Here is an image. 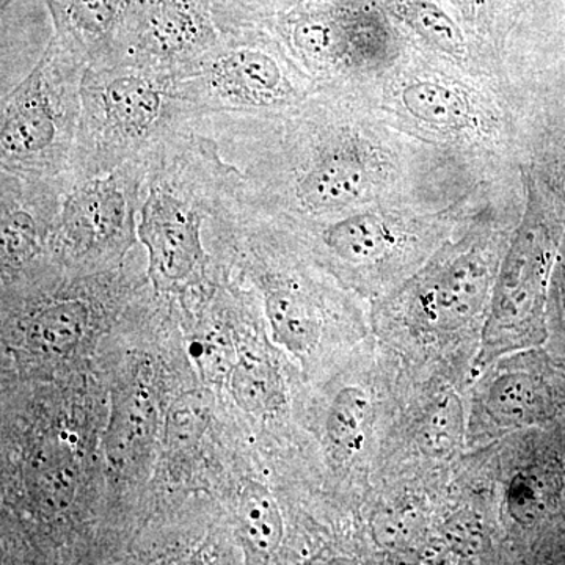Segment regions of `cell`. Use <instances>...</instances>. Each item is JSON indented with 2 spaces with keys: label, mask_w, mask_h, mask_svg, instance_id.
<instances>
[{
  "label": "cell",
  "mask_w": 565,
  "mask_h": 565,
  "mask_svg": "<svg viewBox=\"0 0 565 565\" xmlns=\"http://www.w3.org/2000/svg\"><path fill=\"white\" fill-rule=\"evenodd\" d=\"M237 118L252 129L245 202L285 222L321 221L408 200L411 167L433 145L385 120L360 93L319 88L281 117ZM441 150V148H440Z\"/></svg>",
  "instance_id": "cell-1"
},
{
  "label": "cell",
  "mask_w": 565,
  "mask_h": 565,
  "mask_svg": "<svg viewBox=\"0 0 565 565\" xmlns=\"http://www.w3.org/2000/svg\"><path fill=\"white\" fill-rule=\"evenodd\" d=\"M203 128L199 121L173 134L147 159L137 234L159 291H182L206 277L212 258L204 248V222L243 196V172Z\"/></svg>",
  "instance_id": "cell-2"
},
{
  "label": "cell",
  "mask_w": 565,
  "mask_h": 565,
  "mask_svg": "<svg viewBox=\"0 0 565 565\" xmlns=\"http://www.w3.org/2000/svg\"><path fill=\"white\" fill-rule=\"evenodd\" d=\"M500 85L408 46L403 61L360 95L416 140L452 154L501 159L514 152V118Z\"/></svg>",
  "instance_id": "cell-3"
},
{
  "label": "cell",
  "mask_w": 565,
  "mask_h": 565,
  "mask_svg": "<svg viewBox=\"0 0 565 565\" xmlns=\"http://www.w3.org/2000/svg\"><path fill=\"white\" fill-rule=\"evenodd\" d=\"M202 120L181 98L173 74L131 63L87 66L68 184L147 161L173 134Z\"/></svg>",
  "instance_id": "cell-4"
},
{
  "label": "cell",
  "mask_w": 565,
  "mask_h": 565,
  "mask_svg": "<svg viewBox=\"0 0 565 565\" xmlns=\"http://www.w3.org/2000/svg\"><path fill=\"white\" fill-rule=\"evenodd\" d=\"M173 77L181 98L203 120L281 117L321 88L267 29L226 32Z\"/></svg>",
  "instance_id": "cell-5"
},
{
  "label": "cell",
  "mask_w": 565,
  "mask_h": 565,
  "mask_svg": "<svg viewBox=\"0 0 565 565\" xmlns=\"http://www.w3.org/2000/svg\"><path fill=\"white\" fill-rule=\"evenodd\" d=\"M319 87L364 92L408 50L377 0H313L264 25Z\"/></svg>",
  "instance_id": "cell-6"
},
{
  "label": "cell",
  "mask_w": 565,
  "mask_h": 565,
  "mask_svg": "<svg viewBox=\"0 0 565 565\" xmlns=\"http://www.w3.org/2000/svg\"><path fill=\"white\" fill-rule=\"evenodd\" d=\"M87 66L82 51L52 35L28 77L3 98L0 170L68 180Z\"/></svg>",
  "instance_id": "cell-7"
},
{
  "label": "cell",
  "mask_w": 565,
  "mask_h": 565,
  "mask_svg": "<svg viewBox=\"0 0 565 565\" xmlns=\"http://www.w3.org/2000/svg\"><path fill=\"white\" fill-rule=\"evenodd\" d=\"M313 241V250L341 274L371 285L392 282L424 264L448 223L445 212L416 211L408 200L384 202L321 218L288 222Z\"/></svg>",
  "instance_id": "cell-8"
},
{
  "label": "cell",
  "mask_w": 565,
  "mask_h": 565,
  "mask_svg": "<svg viewBox=\"0 0 565 565\" xmlns=\"http://www.w3.org/2000/svg\"><path fill=\"white\" fill-rule=\"evenodd\" d=\"M147 172V161H129L111 172L73 182L47 241L55 259L76 267L118 262L134 241Z\"/></svg>",
  "instance_id": "cell-9"
},
{
  "label": "cell",
  "mask_w": 565,
  "mask_h": 565,
  "mask_svg": "<svg viewBox=\"0 0 565 565\" xmlns=\"http://www.w3.org/2000/svg\"><path fill=\"white\" fill-rule=\"evenodd\" d=\"M504 252V234L484 217L434 252L411 280L423 326L449 333L486 316Z\"/></svg>",
  "instance_id": "cell-10"
},
{
  "label": "cell",
  "mask_w": 565,
  "mask_h": 565,
  "mask_svg": "<svg viewBox=\"0 0 565 565\" xmlns=\"http://www.w3.org/2000/svg\"><path fill=\"white\" fill-rule=\"evenodd\" d=\"M525 182V217L505 248L479 341L478 367L533 345L541 337L546 245L537 222V204Z\"/></svg>",
  "instance_id": "cell-11"
},
{
  "label": "cell",
  "mask_w": 565,
  "mask_h": 565,
  "mask_svg": "<svg viewBox=\"0 0 565 565\" xmlns=\"http://www.w3.org/2000/svg\"><path fill=\"white\" fill-rule=\"evenodd\" d=\"M223 35L212 0H140L117 63L178 74Z\"/></svg>",
  "instance_id": "cell-12"
},
{
  "label": "cell",
  "mask_w": 565,
  "mask_h": 565,
  "mask_svg": "<svg viewBox=\"0 0 565 565\" xmlns=\"http://www.w3.org/2000/svg\"><path fill=\"white\" fill-rule=\"evenodd\" d=\"M68 185L66 178L0 170L3 273L18 275L39 263Z\"/></svg>",
  "instance_id": "cell-13"
},
{
  "label": "cell",
  "mask_w": 565,
  "mask_h": 565,
  "mask_svg": "<svg viewBox=\"0 0 565 565\" xmlns=\"http://www.w3.org/2000/svg\"><path fill=\"white\" fill-rule=\"evenodd\" d=\"M54 33L73 43L88 66L118 62L140 0H44Z\"/></svg>",
  "instance_id": "cell-14"
},
{
  "label": "cell",
  "mask_w": 565,
  "mask_h": 565,
  "mask_svg": "<svg viewBox=\"0 0 565 565\" xmlns=\"http://www.w3.org/2000/svg\"><path fill=\"white\" fill-rule=\"evenodd\" d=\"M386 13L411 31L422 50L479 76L498 81L497 63L473 43L459 22L434 0H377ZM501 84V82H500Z\"/></svg>",
  "instance_id": "cell-15"
},
{
  "label": "cell",
  "mask_w": 565,
  "mask_h": 565,
  "mask_svg": "<svg viewBox=\"0 0 565 565\" xmlns=\"http://www.w3.org/2000/svg\"><path fill=\"white\" fill-rule=\"evenodd\" d=\"M548 411L542 382L525 371H504L487 385L484 412L498 429H520L541 422Z\"/></svg>",
  "instance_id": "cell-16"
},
{
  "label": "cell",
  "mask_w": 565,
  "mask_h": 565,
  "mask_svg": "<svg viewBox=\"0 0 565 565\" xmlns=\"http://www.w3.org/2000/svg\"><path fill=\"white\" fill-rule=\"evenodd\" d=\"M90 303L82 297H62L44 303L25 327V343L33 352L63 355L81 343L90 322Z\"/></svg>",
  "instance_id": "cell-17"
},
{
  "label": "cell",
  "mask_w": 565,
  "mask_h": 565,
  "mask_svg": "<svg viewBox=\"0 0 565 565\" xmlns=\"http://www.w3.org/2000/svg\"><path fill=\"white\" fill-rule=\"evenodd\" d=\"M156 408L145 386H132L115 397L106 433V455L115 467H125L148 445Z\"/></svg>",
  "instance_id": "cell-18"
},
{
  "label": "cell",
  "mask_w": 565,
  "mask_h": 565,
  "mask_svg": "<svg viewBox=\"0 0 565 565\" xmlns=\"http://www.w3.org/2000/svg\"><path fill=\"white\" fill-rule=\"evenodd\" d=\"M237 527L252 556L269 557L280 548L285 523L274 494L266 487L258 482L244 487L237 504Z\"/></svg>",
  "instance_id": "cell-19"
},
{
  "label": "cell",
  "mask_w": 565,
  "mask_h": 565,
  "mask_svg": "<svg viewBox=\"0 0 565 565\" xmlns=\"http://www.w3.org/2000/svg\"><path fill=\"white\" fill-rule=\"evenodd\" d=\"M228 384L234 401L248 414H270L285 401L281 375L262 353L241 351Z\"/></svg>",
  "instance_id": "cell-20"
},
{
  "label": "cell",
  "mask_w": 565,
  "mask_h": 565,
  "mask_svg": "<svg viewBox=\"0 0 565 565\" xmlns=\"http://www.w3.org/2000/svg\"><path fill=\"white\" fill-rule=\"evenodd\" d=\"M373 416L370 394L359 386H345L337 393L326 418V435L334 456L352 459L364 448Z\"/></svg>",
  "instance_id": "cell-21"
},
{
  "label": "cell",
  "mask_w": 565,
  "mask_h": 565,
  "mask_svg": "<svg viewBox=\"0 0 565 565\" xmlns=\"http://www.w3.org/2000/svg\"><path fill=\"white\" fill-rule=\"evenodd\" d=\"M214 396L210 390L184 392L170 405L166 419L167 446L184 451L199 445L214 414Z\"/></svg>",
  "instance_id": "cell-22"
},
{
  "label": "cell",
  "mask_w": 565,
  "mask_h": 565,
  "mask_svg": "<svg viewBox=\"0 0 565 565\" xmlns=\"http://www.w3.org/2000/svg\"><path fill=\"white\" fill-rule=\"evenodd\" d=\"M465 418L462 401L455 392L440 394L423 416L419 445L426 455L445 457L462 444Z\"/></svg>",
  "instance_id": "cell-23"
},
{
  "label": "cell",
  "mask_w": 565,
  "mask_h": 565,
  "mask_svg": "<svg viewBox=\"0 0 565 565\" xmlns=\"http://www.w3.org/2000/svg\"><path fill=\"white\" fill-rule=\"evenodd\" d=\"M313 0H212L223 32L262 29L281 14Z\"/></svg>",
  "instance_id": "cell-24"
},
{
  "label": "cell",
  "mask_w": 565,
  "mask_h": 565,
  "mask_svg": "<svg viewBox=\"0 0 565 565\" xmlns=\"http://www.w3.org/2000/svg\"><path fill=\"white\" fill-rule=\"evenodd\" d=\"M193 360L210 384L228 382L239 352L234 351L232 341L221 332H206L193 340L191 345Z\"/></svg>",
  "instance_id": "cell-25"
},
{
  "label": "cell",
  "mask_w": 565,
  "mask_h": 565,
  "mask_svg": "<svg viewBox=\"0 0 565 565\" xmlns=\"http://www.w3.org/2000/svg\"><path fill=\"white\" fill-rule=\"evenodd\" d=\"M548 504V486L533 471H523L512 478L508 490L509 514L522 525L537 522Z\"/></svg>",
  "instance_id": "cell-26"
},
{
  "label": "cell",
  "mask_w": 565,
  "mask_h": 565,
  "mask_svg": "<svg viewBox=\"0 0 565 565\" xmlns=\"http://www.w3.org/2000/svg\"><path fill=\"white\" fill-rule=\"evenodd\" d=\"M419 516L414 509H392L375 522V534L384 545L399 546L418 533Z\"/></svg>",
  "instance_id": "cell-27"
},
{
  "label": "cell",
  "mask_w": 565,
  "mask_h": 565,
  "mask_svg": "<svg viewBox=\"0 0 565 565\" xmlns=\"http://www.w3.org/2000/svg\"><path fill=\"white\" fill-rule=\"evenodd\" d=\"M446 539L457 552L471 555L476 550L481 548L484 531L475 515L459 514L449 520L446 525Z\"/></svg>",
  "instance_id": "cell-28"
},
{
  "label": "cell",
  "mask_w": 565,
  "mask_h": 565,
  "mask_svg": "<svg viewBox=\"0 0 565 565\" xmlns=\"http://www.w3.org/2000/svg\"><path fill=\"white\" fill-rule=\"evenodd\" d=\"M71 486H73V470H71V467L52 465L41 475L39 489L41 497H46L52 504L55 503V497H57L58 504H61L70 497Z\"/></svg>",
  "instance_id": "cell-29"
},
{
  "label": "cell",
  "mask_w": 565,
  "mask_h": 565,
  "mask_svg": "<svg viewBox=\"0 0 565 565\" xmlns=\"http://www.w3.org/2000/svg\"><path fill=\"white\" fill-rule=\"evenodd\" d=\"M13 2L14 0H0V9H2V11H6Z\"/></svg>",
  "instance_id": "cell-30"
}]
</instances>
